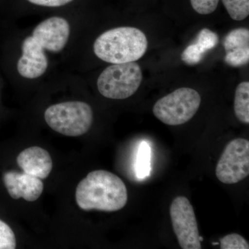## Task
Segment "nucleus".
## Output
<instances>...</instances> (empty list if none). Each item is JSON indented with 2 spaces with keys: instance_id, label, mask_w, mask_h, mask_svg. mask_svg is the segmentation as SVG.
<instances>
[{
  "instance_id": "1a4fd4ad",
  "label": "nucleus",
  "mask_w": 249,
  "mask_h": 249,
  "mask_svg": "<svg viewBox=\"0 0 249 249\" xmlns=\"http://www.w3.org/2000/svg\"><path fill=\"white\" fill-rule=\"evenodd\" d=\"M3 180L8 193L13 199L20 198L27 201H35L42 195L44 183L42 179L24 173L7 172Z\"/></svg>"
},
{
  "instance_id": "f3484780",
  "label": "nucleus",
  "mask_w": 249,
  "mask_h": 249,
  "mask_svg": "<svg viewBox=\"0 0 249 249\" xmlns=\"http://www.w3.org/2000/svg\"><path fill=\"white\" fill-rule=\"evenodd\" d=\"M220 249H249V245L242 236L237 233H232L220 239Z\"/></svg>"
},
{
  "instance_id": "ddd939ff",
  "label": "nucleus",
  "mask_w": 249,
  "mask_h": 249,
  "mask_svg": "<svg viewBox=\"0 0 249 249\" xmlns=\"http://www.w3.org/2000/svg\"><path fill=\"white\" fill-rule=\"evenodd\" d=\"M226 53L232 51L249 49V31L245 28L234 29L226 36L224 41Z\"/></svg>"
},
{
  "instance_id": "423d86ee",
  "label": "nucleus",
  "mask_w": 249,
  "mask_h": 249,
  "mask_svg": "<svg viewBox=\"0 0 249 249\" xmlns=\"http://www.w3.org/2000/svg\"><path fill=\"white\" fill-rule=\"evenodd\" d=\"M201 98L196 90L182 88L160 98L154 106V115L168 125L188 122L200 107Z\"/></svg>"
},
{
  "instance_id": "f257e3e1",
  "label": "nucleus",
  "mask_w": 249,
  "mask_h": 249,
  "mask_svg": "<svg viewBox=\"0 0 249 249\" xmlns=\"http://www.w3.org/2000/svg\"><path fill=\"white\" fill-rule=\"evenodd\" d=\"M71 28L65 18L53 16L39 23L22 44V55L18 60V73L23 78L36 79L47 71L49 61L46 51L58 53L70 38Z\"/></svg>"
},
{
  "instance_id": "6ab92c4d",
  "label": "nucleus",
  "mask_w": 249,
  "mask_h": 249,
  "mask_svg": "<svg viewBox=\"0 0 249 249\" xmlns=\"http://www.w3.org/2000/svg\"><path fill=\"white\" fill-rule=\"evenodd\" d=\"M76 0H22L23 3L34 7L56 9L74 4Z\"/></svg>"
},
{
  "instance_id": "4468645a",
  "label": "nucleus",
  "mask_w": 249,
  "mask_h": 249,
  "mask_svg": "<svg viewBox=\"0 0 249 249\" xmlns=\"http://www.w3.org/2000/svg\"><path fill=\"white\" fill-rule=\"evenodd\" d=\"M151 170V149L146 142H142L137 152L135 172L137 178L144 179L150 175Z\"/></svg>"
},
{
  "instance_id": "dca6fc26",
  "label": "nucleus",
  "mask_w": 249,
  "mask_h": 249,
  "mask_svg": "<svg viewBox=\"0 0 249 249\" xmlns=\"http://www.w3.org/2000/svg\"><path fill=\"white\" fill-rule=\"evenodd\" d=\"M16 248V238L14 232L6 223L0 219V249Z\"/></svg>"
},
{
  "instance_id": "9b49d317",
  "label": "nucleus",
  "mask_w": 249,
  "mask_h": 249,
  "mask_svg": "<svg viewBox=\"0 0 249 249\" xmlns=\"http://www.w3.org/2000/svg\"><path fill=\"white\" fill-rule=\"evenodd\" d=\"M219 42L217 34L209 29L199 31L196 40L188 46L181 55L183 62L188 65L199 63L204 58L205 54L217 47Z\"/></svg>"
},
{
  "instance_id": "2eb2a0df",
  "label": "nucleus",
  "mask_w": 249,
  "mask_h": 249,
  "mask_svg": "<svg viewBox=\"0 0 249 249\" xmlns=\"http://www.w3.org/2000/svg\"><path fill=\"white\" fill-rule=\"evenodd\" d=\"M223 4L232 19L243 20L249 15V0H222Z\"/></svg>"
},
{
  "instance_id": "f8f14e48",
  "label": "nucleus",
  "mask_w": 249,
  "mask_h": 249,
  "mask_svg": "<svg viewBox=\"0 0 249 249\" xmlns=\"http://www.w3.org/2000/svg\"><path fill=\"white\" fill-rule=\"evenodd\" d=\"M236 117L245 124H249V83L242 82L237 87L234 100Z\"/></svg>"
},
{
  "instance_id": "7ed1b4c3",
  "label": "nucleus",
  "mask_w": 249,
  "mask_h": 249,
  "mask_svg": "<svg viewBox=\"0 0 249 249\" xmlns=\"http://www.w3.org/2000/svg\"><path fill=\"white\" fill-rule=\"evenodd\" d=\"M146 36L137 28L121 27L106 31L93 43V52L111 64L136 62L146 53Z\"/></svg>"
},
{
  "instance_id": "39448f33",
  "label": "nucleus",
  "mask_w": 249,
  "mask_h": 249,
  "mask_svg": "<svg viewBox=\"0 0 249 249\" xmlns=\"http://www.w3.org/2000/svg\"><path fill=\"white\" fill-rule=\"evenodd\" d=\"M142 79V69L137 62L113 64L100 74L97 88L104 97L126 99L138 90Z\"/></svg>"
},
{
  "instance_id": "6e6552de",
  "label": "nucleus",
  "mask_w": 249,
  "mask_h": 249,
  "mask_svg": "<svg viewBox=\"0 0 249 249\" xmlns=\"http://www.w3.org/2000/svg\"><path fill=\"white\" fill-rule=\"evenodd\" d=\"M173 231L182 249H201V241L194 209L188 198L178 196L170 205Z\"/></svg>"
},
{
  "instance_id": "0eeeda50",
  "label": "nucleus",
  "mask_w": 249,
  "mask_h": 249,
  "mask_svg": "<svg viewBox=\"0 0 249 249\" xmlns=\"http://www.w3.org/2000/svg\"><path fill=\"white\" fill-rule=\"evenodd\" d=\"M216 177L220 182L235 184L249 175V142L235 139L227 144L218 160Z\"/></svg>"
},
{
  "instance_id": "20e7f679",
  "label": "nucleus",
  "mask_w": 249,
  "mask_h": 249,
  "mask_svg": "<svg viewBox=\"0 0 249 249\" xmlns=\"http://www.w3.org/2000/svg\"><path fill=\"white\" fill-rule=\"evenodd\" d=\"M93 114L91 106L82 101L57 103L46 109L45 119L55 132L67 137H79L89 130Z\"/></svg>"
},
{
  "instance_id": "a211bd4d",
  "label": "nucleus",
  "mask_w": 249,
  "mask_h": 249,
  "mask_svg": "<svg viewBox=\"0 0 249 249\" xmlns=\"http://www.w3.org/2000/svg\"><path fill=\"white\" fill-rule=\"evenodd\" d=\"M224 60L229 66L234 67L247 65L249 60V49L227 52Z\"/></svg>"
},
{
  "instance_id": "aec40b11",
  "label": "nucleus",
  "mask_w": 249,
  "mask_h": 249,
  "mask_svg": "<svg viewBox=\"0 0 249 249\" xmlns=\"http://www.w3.org/2000/svg\"><path fill=\"white\" fill-rule=\"evenodd\" d=\"M219 0H191L192 7L201 15H209L217 9Z\"/></svg>"
},
{
  "instance_id": "9d476101",
  "label": "nucleus",
  "mask_w": 249,
  "mask_h": 249,
  "mask_svg": "<svg viewBox=\"0 0 249 249\" xmlns=\"http://www.w3.org/2000/svg\"><path fill=\"white\" fill-rule=\"evenodd\" d=\"M18 166L24 173L45 179L53 168L52 157L47 150L38 146L28 147L18 155Z\"/></svg>"
},
{
  "instance_id": "f03ea898",
  "label": "nucleus",
  "mask_w": 249,
  "mask_h": 249,
  "mask_svg": "<svg viewBox=\"0 0 249 249\" xmlns=\"http://www.w3.org/2000/svg\"><path fill=\"white\" fill-rule=\"evenodd\" d=\"M127 188L115 174L107 170L91 172L77 186L76 200L80 209L115 212L127 202Z\"/></svg>"
}]
</instances>
